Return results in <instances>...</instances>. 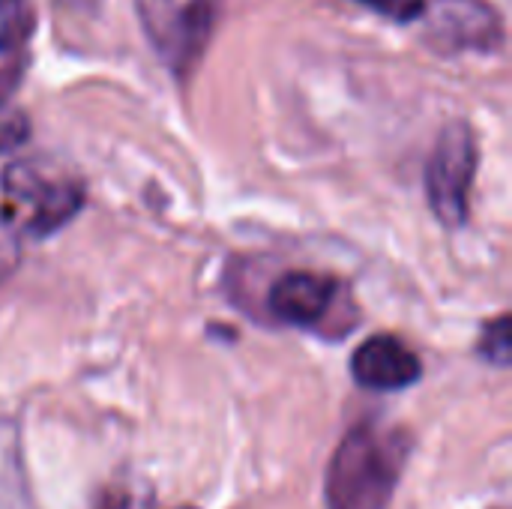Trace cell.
<instances>
[{
	"instance_id": "8",
	"label": "cell",
	"mask_w": 512,
	"mask_h": 509,
	"mask_svg": "<svg viewBox=\"0 0 512 509\" xmlns=\"http://www.w3.org/2000/svg\"><path fill=\"white\" fill-rule=\"evenodd\" d=\"M36 18L27 0H0V111L15 96L27 63Z\"/></svg>"
},
{
	"instance_id": "1",
	"label": "cell",
	"mask_w": 512,
	"mask_h": 509,
	"mask_svg": "<svg viewBox=\"0 0 512 509\" xmlns=\"http://www.w3.org/2000/svg\"><path fill=\"white\" fill-rule=\"evenodd\" d=\"M414 438L396 426L360 423L333 453L327 471V509H387L393 501Z\"/></svg>"
},
{
	"instance_id": "6",
	"label": "cell",
	"mask_w": 512,
	"mask_h": 509,
	"mask_svg": "<svg viewBox=\"0 0 512 509\" xmlns=\"http://www.w3.org/2000/svg\"><path fill=\"white\" fill-rule=\"evenodd\" d=\"M423 18L438 51H498L504 45V21L486 0H432Z\"/></svg>"
},
{
	"instance_id": "5",
	"label": "cell",
	"mask_w": 512,
	"mask_h": 509,
	"mask_svg": "<svg viewBox=\"0 0 512 509\" xmlns=\"http://www.w3.org/2000/svg\"><path fill=\"white\" fill-rule=\"evenodd\" d=\"M267 306L276 321L300 330L321 333L327 330V321L336 318L339 306H351L348 291L342 282L324 273H309V270H294L285 273L273 282L267 294Z\"/></svg>"
},
{
	"instance_id": "12",
	"label": "cell",
	"mask_w": 512,
	"mask_h": 509,
	"mask_svg": "<svg viewBox=\"0 0 512 509\" xmlns=\"http://www.w3.org/2000/svg\"><path fill=\"white\" fill-rule=\"evenodd\" d=\"M12 261H15V255H12L9 243H0V279L12 270Z\"/></svg>"
},
{
	"instance_id": "4",
	"label": "cell",
	"mask_w": 512,
	"mask_h": 509,
	"mask_svg": "<svg viewBox=\"0 0 512 509\" xmlns=\"http://www.w3.org/2000/svg\"><path fill=\"white\" fill-rule=\"evenodd\" d=\"M3 192L15 204L27 207L24 231L33 240H45L57 234L84 207L81 183L66 180V177H48L33 162H12L3 171Z\"/></svg>"
},
{
	"instance_id": "10",
	"label": "cell",
	"mask_w": 512,
	"mask_h": 509,
	"mask_svg": "<svg viewBox=\"0 0 512 509\" xmlns=\"http://www.w3.org/2000/svg\"><path fill=\"white\" fill-rule=\"evenodd\" d=\"M357 3L369 6L372 12H378L384 18H393L399 24L417 21L426 12V0H357Z\"/></svg>"
},
{
	"instance_id": "11",
	"label": "cell",
	"mask_w": 512,
	"mask_h": 509,
	"mask_svg": "<svg viewBox=\"0 0 512 509\" xmlns=\"http://www.w3.org/2000/svg\"><path fill=\"white\" fill-rule=\"evenodd\" d=\"M27 138V120L21 114H12L9 120L0 123V153L18 147Z\"/></svg>"
},
{
	"instance_id": "2",
	"label": "cell",
	"mask_w": 512,
	"mask_h": 509,
	"mask_svg": "<svg viewBox=\"0 0 512 509\" xmlns=\"http://www.w3.org/2000/svg\"><path fill=\"white\" fill-rule=\"evenodd\" d=\"M138 18L156 54L177 78H189L204 57L219 0H135Z\"/></svg>"
},
{
	"instance_id": "9",
	"label": "cell",
	"mask_w": 512,
	"mask_h": 509,
	"mask_svg": "<svg viewBox=\"0 0 512 509\" xmlns=\"http://www.w3.org/2000/svg\"><path fill=\"white\" fill-rule=\"evenodd\" d=\"M480 357L498 369H507L512 360V318L510 315H498L495 321H489L483 327L480 345H477Z\"/></svg>"
},
{
	"instance_id": "3",
	"label": "cell",
	"mask_w": 512,
	"mask_h": 509,
	"mask_svg": "<svg viewBox=\"0 0 512 509\" xmlns=\"http://www.w3.org/2000/svg\"><path fill=\"white\" fill-rule=\"evenodd\" d=\"M477 165L480 147L474 129L465 120L444 126L426 162V198L444 228L468 225Z\"/></svg>"
},
{
	"instance_id": "7",
	"label": "cell",
	"mask_w": 512,
	"mask_h": 509,
	"mask_svg": "<svg viewBox=\"0 0 512 509\" xmlns=\"http://www.w3.org/2000/svg\"><path fill=\"white\" fill-rule=\"evenodd\" d=\"M351 375L363 390L399 393L423 378L420 357L396 336H372L351 357Z\"/></svg>"
}]
</instances>
